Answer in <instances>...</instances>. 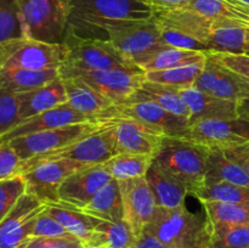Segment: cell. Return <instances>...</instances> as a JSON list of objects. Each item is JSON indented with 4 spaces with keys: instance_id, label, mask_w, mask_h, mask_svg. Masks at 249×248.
Listing matches in <instances>:
<instances>
[{
    "instance_id": "obj_1",
    "label": "cell",
    "mask_w": 249,
    "mask_h": 248,
    "mask_svg": "<svg viewBox=\"0 0 249 248\" xmlns=\"http://www.w3.org/2000/svg\"><path fill=\"white\" fill-rule=\"evenodd\" d=\"M145 231L173 248H209L212 223L206 212L194 213L185 204L177 208L157 206Z\"/></svg>"
},
{
    "instance_id": "obj_2",
    "label": "cell",
    "mask_w": 249,
    "mask_h": 248,
    "mask_svg": "<svg viewBox=\"0 0 249 248\" xmlns=\"http://www.w3.org/2000/svg\"><path fill=\"white\" fill-rule=\"evenodd\" d=\"M155 11L141 0H71L68 27L77 34L95 38L100 23L111 21H148Z\"/></svg>"
},
{
    "instance_id": "obj_3",
    "label": "cell",
    "mask_w": 249,
    "mask_h": 248,
    "mask_svg": "<svg viewBox=\"0 0 249 248\" xmlns=\"http://www.w3.org/2000/svg\"><path fill=\"white\" fill-rule=\"evenodd\" d=\"M208 147L184 138L165 136L153 162L186 186L189 196L196 197L206 185Z\"/></svg>"
},
{
    "instance_id": "obj_4",
    "label": "cell",
    "mask_w": 249,
    "mask_h": 248,
    "mask_svg": "<svg viewBox=\"0 0 249 248\" xmlns=\"http://www.w3.org/2000/svg\"><path fill=\"white\" fill-rule=\"evenodd\" d=\"M62 43L67 48V57L58 70L60 73L100 70L142 71L133 61L122 55L108 39L87 38L67 27Z\"/></svg>"
},
{
    "instance_id": "obj_5",
    "label": "cell",
    "mask_w": 249,
    "mask_h": 248,
    "mask_svg": "<svg viewBox=\"0 0 249 248\" xmlns=\"http://www.w3.org/2000/svg\"><path fill=\"white\" fill-rule=\"evenodd\" d=\"M107 36L117 50L140 66L151 55L168 48L160 38V27L155 17L148 21H111L100 23L95 31Z\"/></svg>"
},
{
    "instance_id": "obj_6",
    "label": "cell",
    "mask_w": 249,
    "mask_h": 248,
    "mask_svg": "<svg viewBox=\"0 0 249 248\" xmlns=\"http://www.w3.org/2000/svg\"><path fill=\"white\" fill-rule=\"evenodd\" d=\"M24 38L62 43L68 27L71 0H18Z\"/></svg>"
},
{
    "instance_id": "obj_7",
    "label": "cell",
    "mask_w": 249,
    "mask_h": 248,
    "mask_svg": "<svg viewBox=\"0 0 249 248\" xmlns=\"http://www.w3.org/2000/svg\"><path fill=\"white\" fill-rule=\"evenodd\" d=\"M67 57L63 43L51 44L31 38H17L0 43V70H60Z\"/></svg>"
},
{
    "instance_id": "obj_8",
    "label": "cell",
    "mask_w": 249,
    "mask_h": 248,
    "mask_svg": "<svg viewBox=\"0 0 249 248\" xmlns=\"http://www.w3.org/2000/svg\"><path fill=\"white\" fill-rule=\"evenodd\" d=\"M108 122L109 121H99L72 124V125L51 129V130L17 136L6 142H9L15 148L22 160H28L36 156L57 152V151L82 140L94 131L99 130Z\"/></svg>"
},
{
    "instance_id": "obj_9",
    "label": "cell",
    "mask_w": 249,
    "mask_h": 248,
    "mask_svg": "<svg viewBox=\"0 0 249 248\" xmlns=\"http://www.w3.org/2000/svg\"><path fill=\"white\" fill-rule=\"evenodd\" d=\"M87 164L71 159L23 160L22 177L26 180L27 191L44 203H60L58 189L72 173Z\"/></svg>"
},
{
    "instance_id": "obj_10",
    "label": "cell",
    "mask_w": 249,
    "mask_h": 248,
    "mask_svg": "<svg viewBox=\"0 0 249 248\" xmlns=\"http://www.w3.org/2000/svg\"><path fill=\"white\" fill-rule=\"evenodd\" d=\"M60 77L80 78L114 105L128 101L147 80L143 71L123 70L68 71L61 72Z\"/></svg>"
},
{
    "instance_id": "obj_11",
    "label": "cell",
    "mask_w": 249,
    "mask_h": 248,
    "mask_svg": "<svg viewBox=\"0 0 249 248\" xmlns=\"http://www.w3.org/2000/svg\"><path fill=\"white\" fill-rule=\"evenodd\" d=\"M117 153L118 148H117L114 121H109L101 129L57 152L36 156L31 159H71L83 164L92 165L106 162Z\"/></svg>"
},
{
    "instance_id": "obj_12",
    "label": "cell",
    "mask_w": 249,
    "mask_h": 248,
    "mask_svg": "<svg viewBox=\"0 0 249 248\" xmlns=\"http://www.w3.org/2000/svg\"><path fill=\"white\" fill-rule=\"evenodd\" d=\"M181 138L208 148L236 147L249 141V121L236 119H202L190 123Z\"/></svg>"
},
{
    "instance_id": "obj_13",
    "label": "cell",
    "mask_w": 249,
    "mask_h": 248,
    "mask_svg": "<svg viewBox=\"0 0 249 248\" xmlns=\"http://www.w3.org/2000/svg\"><path fill=\"white\" fill-rule=\"evenodd\" d=\"M46 203L26 194L0 223V248H26L32 240V229Z\"/></svg>"
},
{
    "instance_id": "obj_14",
    "label": "cell",
    "mask_w": 249,
    "mask_h": 248,
    "mask_svg": "<svg viewBox=\"0 0 249 248\" xmlns=\"http://www.w3.org/2000/svg\"><path fill=\"white\" fill-rule=\"evenodd\" d=\"M123 201L124 221L138 237L145 231L157 209L155 195L146 177L118 180Z\"/></svg>"
},
{
    "instance_id": "obj_15",
    "label": "cell",
    "mask_w": 249,
    "mask_h": 248,
    "mask_svg": "<svg viewBox=\"0 0 249 248\" xmlns=\"http://www.w3.org/2000/svg\"><path fill=\"white\" fill-rule=\"evenodd\" d=\"M194 87L213 96L236 102L249 97V79L219 63L211 51Z\"/></svg>"
},
{
    "instance_id": "obj_16",
    "label": "cell",
    "mask_w": 249,
    "mask_h": 248,
    "mask_svg": "<svg viewBox=\"0 0 249 248\" xmlns=\"http://www.w3.org/2000/svg\"><path fill=\"white\" fill-rule=\"evenodd\" d=\"M133 118L162 131L165 136L181 138L190 126L189 119L177 116L151 101H135L116 105L111 119Z\"/></svg>"
},
{
    "instance_id": "obj_17",
    "label": "cell",
    "mask_w": 249,
    "mask_h": 248,
    "mask_svg": "<svg viewBox=\"0 0 249 248\" xmlns=\"http://www.w3.org/2000/svg\"><path fill=\"white\" fill-rule=\"evenodd\" d=\"M112 179L101 163L87 165L66 177L58 189V198L60 202L80 209Z\"/></svg>"
},
{
    "instance_id": "obj_18",
    "label": "cell",
    "mask_w": 249,
    "mask_h": 248,
    "mask_svg": "<svg viewBox=\"0 0 249 248\" xmlns=\"http://www.w3.org/2000/svg\"><path fill=\"white\" fill-rule=\"evenodd\" d=\"M117 148L118 153H141L155 157L160 151L165 135L158 129L133 118H116Z\"/></svg>"
},
{
    "instance_id": "obj_19",
    "label": "cell",
    "mask_w": 249,
    "mask_h": 248,
    "mask_svg": "<svg viewBox=\"0 0 249 248\" xmlns=\"http://www.w3.org/2000/svg\"><path fill=\"white\" fill-rule=\"evenodd\" d=\"M46 213L58 221L72 236L82 241L89 248L105 247L100 233L96 231L101 219L89 215L79 208L67 203L46 204Z\"/></svg>"
},
{
    "instance_id": "obj_20",
    "label": "cell",
    "mask_w": 249,
    "mask_h": 248,
    "mask_svg": "<svg viewBox=\"0 0 249 248\" xmlns=\"http://www.w3.org/2000/svg\"><path fill=\"white\" fill-rule=\"evenodd\" d=\"M87 122H99V119L85 116V114L72 108L70 105L65 104L43 112L40 114H36L32 118L22 121L10 133L0 138V142H6L11 139L17 138V136L28 135V134L39 133V131L44 130H51V129L72 125V124L87 123Z\"/></svg>"
},
{
    "instance_id": "obj_21",
    "label": "cell",
    "mask_w": 249,
    "mask_h": 248,
    "mask_svg": "<svg viewBox=\"0 0 249 248\" xmlns=\"http://www.w3.org/2000/svg\"><path fill=\"white\" fill-rule=\"evenodd\" d=\"M67 94V105L80 113L99 121H111L116 105L78 77L62 78Z\"/></svg>"
},
{
    "instance_id": "obj_22",
    "label": "cell",
    "mask_w": 249,
    "mask_h": 248,
    "mask_svg": "<svg viewBox=\"0 0 249 248\" xmlns=\"http://www.w3.org/2000/svg\"><path fill=\"white\" fill-rule=\"evenodd\" d=\"M180 95L186 102L191 118L190 123L202 119H236L238 117V102L220 99L191 87L180 90Z\"/></svg>"
},
{
    "instance_id": "obj_23",
    "label": "cell",
    "mask_w": 249,
    "mask_h": 248,
    "mask_svg": "<svg viewBox=\"0 0 249 248\" xmlns=\"http://www.w3.org/2000/svg\"><path fill=\"white\" fill-rule=\"evenodd\" d=\"M19 123L51 108L67 104V94L62 78L58 77L36 89L18 94ZM18 123V124H19Z\"/></svg>"
},
{
    "instance_id": "obj_24",
    "label": "cell",
    "mask_w": 249,
    "mask_h": 248,
    "mask_svg": "<svg viewBox=\"0 0 249 248\" xmlns=\"http://www.w3.org/2000/svg\"><path fill=\"white\" fill-rule=\"evenodd\" d=\"M146 180L155 195L158 207L177 208L185 204V199L189 196L186 186L164 172L155 162H152L150 169L146 173Z\"/></svg>"
},
{
    "instance_id": "obj_25",
    "label": "cell",
    "mask_w": 249,
    "mask_h": 248,
    "mask_svg": "<svg viewBox=\"0 0 249 248\" xmlns=\"http://www.w3.org/2000/svg\"><path fill=\"white\" fill-rule=\"evenodd\" d=\"M248 43V26L231 19H216L208 50L214 53H245Z\"/></svg>"
},
{
    "instance_id": "obj_26",
    "label": "cell",
    "mask_w": 249,
    "mask_h": 248,
    "mask_svg": "<svg viewBox=\"0 0 249 248\" xmlns=\"http://www.w3.org/2000/svg\"><path fill=\"white\" fill-rule=\"evenodd\" d=\"M135 101L155 102L158 106L163 107L164 109L177 114V116L184 117V118L189 119V121L191 118V112H190L186 102L184 101V99L180 95L179 90L174 89L172 87H168V85L146 80L142 87L126 102Z\"/></svg>"
},
{
    "instance_id": "obj_27",
    "label": "cell",
    "mask_w": 249,
    "mask_h": 248,
    "mask_svg": "<svg viewBox=\"0 0 249 248\" xmlns=\"http://www.w3.org/2000/svg\"><path fill=\"white\" fill-rule=\"evenodd\" d=\"M228 182L249 187V175L241 165L231 160L221 148H209L207 157L206 185Z\"/></svg>"
},
{
    "instance_id": "obj_28",
    "label": "cell",
    "mask_w": 249,
    "mask_h": 248,
    "mask_svg": "<svg viewBox=\"0 0 249 248\" xmlns=\"http://www.w3.org/2000/svg\"><path fill=\"white\" fill-rule=\"evenodd\" d=\"M80 211L101 220L112 223L123 221V201L118 180L112 179L90 199L89 203L80 208Z\"/></svg>"
},
{
    "instance_id": "obj_29",
    "label": "cell",
    "mask_w": 249,
    "mask_h": 248,
    "mask_svg": "<svg viewBox=\"0 0 249 248\" xmlns=\"http://www.w3.org/2000/svg\"><path fill=\"white\" fill-rule=\"evenodd\" d=\"M60 77V71L53 70H22V68H2L0 70V89L10 91L27 92L48 84Z\"/></svg>"
},
{
    "instance_id": "obj_30",
    "label": "cell",
    "mask_w": 249,
    "mask_h": 248,
    "mask_svg": "<svg viewBox=\"0 0 249 248\" xmlns=\"http://www.w3.org/2000/svg\"><path fill=\"white\" fill-rule=\"evenodd\" d=\"M208 53L209 51L185 50V49L170 48V46H168V48L162 49V50L151 55L139 67L145 73L182 67V66L206 61Z\"/></svg>"
},
{
    "instance_id": "obj_31",
    "label": "cell",
    "mask_w": 249,
    "mask_h": 248,
    "mask_svg": "<svg viewBox=\"0 0 249 248\" xmlns=\"http://www.w3.org/2000/svg\"><path fill=\"white\" fill-rule=\"evenodd\" d=\"M152 156L141 153H117L106 162L101 163L102 167L116 180H126L133 177H146L153 162Z\"/></svg>"
},
{
    "instance_id": "obj_32",
    "label": "cell",
    "mask_w": 249,
    "mask_h": 248,
    "mask_svg": "<svg viewBox=\"0 0 249 248\" xmlns=\"http://www.w3.org/2000/svg\"><path fill=\"white\" fill-rule=\"evenodd\" d=\"M207 60V58H206ZM206 61L192 63V65L182 66V67L170 68L164 71H155V72H146V79L153 83L168 85L177 90L187 89L194 87L196 80L202 73Z\"/></svg>"
},
{
    "instance_id": "obj_33",
    "label": "cell",
    "mask_w": 249,
    "mask_h": 248,
    "mask_svg": "<svg viewBox=\"0 0 249 248\" xmlns=\"http://www.w3.org/2000/svg\"><path fill=\"white\" fill-rule=\"evenodd\" d=\"M185 9L213 19H231L249 27V16L228 0H192Z\"/></svg>"
},
{
    "instance_id": "obj_34",
    "label": "cell",
    "mask_w": 249,
    "mask_h": 248,
    "mask_svg": "<svg viewBox=\"0 0 249 248\" xmlns=\"http://www.w3.org/2000/svg\"><path fill=\"white\" fill-rule=\"evenodd\" d=\"M202 204L212 225H249V207L215 201H204Z\"/></svg>"
},
{
    "instance_id": "obj_35",
    "label": "cell",
    "mask_w": 249,
    "mask_h": 248,
    "mask_svg": "<svg viewBox=\"0 0 249 248\" xmlns=\"http://www.w3.org/2000/svg\"><path fill=\"white\" fill-rule=\"evenodd\" d=\"M195 198L198 199L201 203L204 201H215L249 207V187L228 182L204 185Z\"/></svg>"
},
{
    "instance_id": "obj_36",
    "label": "cell",
    "mask_w": 249,
    "mask_h": 248,
    "mask_svg": "<svg viewBox=\"0 0 249 248\" xmlns=\"http://www.w3.org/2000/svg\"><path fill=\"white\" fill-rule=\"evenodd\" d=\"M209 248H249V225H212Z\"/></svg>"
},
{
    "instance_id": "obj_37",
    "label": "cell",
    "mask_w": 249,
    "mask_h": 248,
    "mask_svg": "<svg viewBox=\"0 0 249 248\" xmlns=\"http://www.w3.org/2000/svg\"><path fill=\"white\" fill-rule=\"evenodd\" d=\"M24 38L18 0H0V43Z\"/></svg>"
},
{
    "instance_id": "obj_38",
    "label": "cell",
    "mask_w": 249,
    "mask_h": 248,
    "mask_svg": "<svg viewBox=\"0 0 249 248\" xmlns=\"http://www.w3.org/2000/svg\"><path fill=\"white\" fill-rule=\"evenodd\" d=\"M96 231L101 236L105 247L109 248H130L136 238L130 226L124 220L117 223L101 220Z\"/></svg>"
},
{
    "instance_id": "obj_39",
    "label": "cell",
    "mask_w": 249,
    "mask_h": 248,
    "mask_svg": "<svg viewBox=\"0 0 249 248\" xmlns=\"http://www.w3.org/2000/svg\"><path fill=\"white\" fill-rule=\"evenodd\" d=\"M18 123V94L6 89H0V138L10 133Z\"/></svg>"
},
{
    "instance_id": "obj_40",
    "label": "cell",
    "mask_w": 249,
    "mask_h": 248,
    "mask_svg": "<svg viewBox=\"0 0 249 248\" xmlns=\"http://www.w3.org/2000/svg\"><path fill=\"white\" fill-rule=\"evenodd\" d=\"M26 191V180L22 175L0 181V223L11 212Z\"/></svg>"
},
{
    "instance_id": "obj_41",
    "label": "cell",
    "mask_w": 249,
    "mask_h": 248,
    "mask_svg": "<svg viewBox=\"0 0 249 248\" xmlns=\"http://www.w3.org/2000/svg\"><path fill=\"white\" fill-rule=\"evenodd\" d=\"M21 159L9 142H0V181L22 175Z\"/></svg>"
},
{
    "instance_id": "obj_42",
    "label": "cell",
    "mask_w": 249,
    "mask_h": 248,
    "mask_svg": "<svg viewBox=\"0 0 249 248\" xmlns=\"http://www.w3.org/2000/svg\"><path fill=\"white\" fill-rule=\"evenodd\" d=\"M65 236H72L56 219L44 209L38 218L34 221L33 229H32V238L33 237H65Z\"/></svg>"
},
{
    "instance_id": "obj_43",
    "label": "cell",
    "mask_w": 249,
    "mask_h": 248,
    "mask_svg": "<svg viewBox=\"0 0 249 248\" xmlns=\"http://www.w3.org/2000/svg\"><path fill=\"white\" fill-rule=\"evenodd\" d=\"M158 27H160L162 41L167 46H170V48L185 49V50L208 51L206 48H204V45H202L199 41H197L196 39L191 38V36L186 35V34L181 33V32L175 31V29H172V28H168V27H164V26H160V24H158Z\"/></svg>"
},
{
    "instance_id": "obj_44",
    "label": "cell",
    "mask_w": 249,
    "mask_h": 248,
    "mask_svg": "<svg viewBox=\"0 0 249 248\" xmlns=\"http://www.w3.org/2000/svg\"><path fill=\"white\" fill-rule=\"evenodd\" d=\"M211 55L225 66L229 70L233 71L237 74L249 79V56L246 53H214L211 51Z\"/></svg>"
},
{
    "instance_id": "obj_45",
    "label": "cell",
    "mask_w": 249,
    "mask_h": 248,
    "mask_svg": "<svg viewBox=\"0 0 249 248\" xmlns=\"http://www.w3.org/2000/svg\"><path fill=\"white\" fill-rule=\"evenodd\" d=\"M26 248H89L74 236L65 237H33Z\"/></svg>"
},
{
    "instance_id": "obj_46",
    "label": "cell",
    "mask_w": 249,
    "mask_h": 248,
    "mask_svg": "<svg viewBox=\"0 0 249 248\" xmlns=\"http://www.w3.org/2000/svg\"><path fill=\"white\" fill-rule=\"evenodd\" d=\"M224 152L231 160L241 165L249 175V141L236 147L224 150Z\"/></svg>"
},
{
    "instance_id": "obj_47",
    "label": "cell",
    "mask_w": 249,
    "mask_h": 248,
    "mask_svg": "<svg viewBox=\"0 0 249 248\" xmlns=\"http://www.w3.org/2000/svg\"><path fill=\"white\" fill-rule=\"evenodd\" d=\"M147 4L153 11H169V10L182 9L187 6L192 0H141Z\"/></svg>"
},
{
    "instance_id": "obj_48",
    "label": "cell",
    "mask_w": 249,
    "mask_h": 248,
    "mask_svg": "<svg viewBox=\"0 0 249 248\" xmlns=\"http://www.w3.org/2000/svg\"><path fill=\"white\" fill-rule=\"evenodd\" d=\"M130 248H173L167 246L165 243H163L162 241L158 240L157 237H155L151 233L143 231L140 236L135 238L133 245L130 246Z\"/></svg>"
},
{
    "instance_id": "obj_49",
    "label": "cell",
    "mask_w": 249,
    "mask_h": 248,
    "mask_svg": "<svg viewBox=\"0 0 249 248\" xmlns=\"http://www.w3.org/2000/svg\"><path fill=\"white\" fill-rule=\"evenodd\" d=\"M238 117L249 121V97L238 102Z\"/></svg>"
},
{
    "instance_id": "obj_50",
    "label": "cell",
    "mask_w": 249,
    "mask_h": 248,
    "mask_svg": "<svg viewBox=\"0 0 249 248\" xmlns=\"http://www.w3.org/2000/svg\"><path fill=\"white\" fill-rule=\"evenodd\" d=\"M228 1L232 2L236 5H242V6L249 7V0H228Z\"/></svg>"
},
{
    "instance_id": "obj_51",
    "label": "cell",
    "mask_w": 249,
    "mask_h": 248,
    "mask_svg": "<svg viewBox=\"0 0 249 248\" xmlns=\"http://www.w3.org/2000/svg\"><path fill=\"white\" fill-rule=\"evenodd\" d=\"M231 4H232V2H231ZM233 5H235V6L237 7V9L240 10V11H242L243 14H246V15H247V16H249V7L242 6V5H236V4H233Z\"/></svg>"
},
{
    "instance_id": "obj_52",
    "label": "cell",
    "mask_w": 249,
    "mask_h": 248,
    "mask_svg": "<svg viewBox=\"0 0 249 248\" xmlns=\"http://www.w3.org/2000/svg\"><path fill=\"white\" fill-rule=\"evenodd\" d=\"M245 53H246V55H248V56H249V43L247 44V46H246V49H245Z\"/></svg>"
},
{
    "instance_id": "obj_53",
    "label": "cell",
    "mask_w": 249,
    "mask_h": 248,
    "mask_svg": "<svg viewBox=\"0 0 249 248\" xmlns=\"http://www.w3.org/2000/svg\"><path fill=\"white\" fill-rule=\"evenodd\" d=\"M102 248H109V247H102Z\"/></svg>"
}]
</instances>
